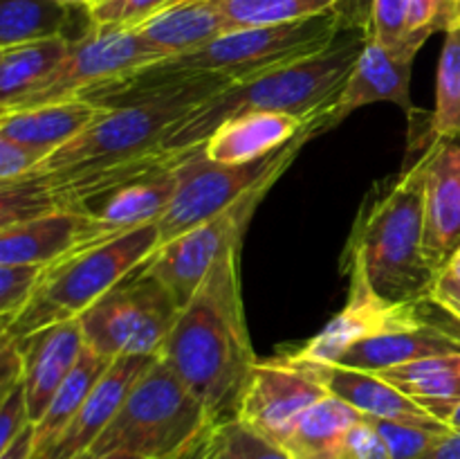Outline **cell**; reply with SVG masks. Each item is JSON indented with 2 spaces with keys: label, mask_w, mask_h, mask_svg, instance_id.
Returning a JSON list of instances; mask_svg holds the SVG:
<instances>
[{
  "label": "cell",
  "mask_w": 460,
  "mask_h": 459,
  "mask_svg": "<svg viewBox=\"0 0 460 459\" xmlns=\"http://www.w3.org/2000/svg\"><path fill=\"white\" fill-rule=\"evenodd\" d=\"M241 241L232 243L196 295L180 309L160 358L209 412L211 421L236 418L256 358L241 295Z\"/></svg>",
  "instance_id": "obj_1"
},
{
  "label": "cell",
  "mask_w": 460,
  "mask_h": 459,
  "mask_svg": "<svg viewBox=\"0 0 460 459\" xmlns=\"http://www.w3.org/2000/svg\"><path fill=\"white\" fill-rule=\"evenodd\" d=\"M367 40L368 25H353L323 52L254 79L229 84L171 126L162 140V151L187 153L202 147L223 122L243 112L270 111L314 120L340 97Z\"/></svg>",
  "instance_id": "obj_2"
},
{
  "label": "cell",
  "mask_w": 460,
  "mask_h": 459,
  "mask_svg": "<svg viewBox=\"0 0 460 459\" xmlns=\"http://www.w3.org/2000/svg\"><path fill=\"white\" fill-rule=\"evenodd\" d=\"M389 304L429 300L436 273L425 256V158L368 192L344 255Z\"/></svg>",
  "instance_id": "obj_3"
},
{
  "label": "cell",
  "mask_w": 460,
  "mask_h": 459,
  "mask_svg": "<svg viewBox=\"0 0 460 459\" xmlns=\"http://www.w3.org/2000/svg\"><path fill=\"white\" fill-rule=\"evenodd\" d=\"M229 84L234 81L223 75L198 72L160 99L139 106L108 108L88 129L49 153L34 171L22 178L58 183L162 151V140L171 126L178 124L189 111L214 97Z\"/></svg>",
  "instance_id": "obj_4"
},
{
  "label": "cell",
  "mask_w": 460,
  "mask_h": 459,
  "mask_svg": "<svg viewBox=\"0 0 460 459\" xmlns=\"http://www.w3.org/2000/svg\"><path fill=\"white\" fill-rule=\"evenodd\" d=\"M160 248L157 223L142 225L48 266L25 309L0 331L16 340L52 324L79 320L94 302L133 274Z\"/></svg>",
  "instance_id": "obj_5"
},
{
  "label": "cell",
  "mask_w": 460,
  "mask_h": 459,
  "mask_svg": "<svg viewBox=\"0 0 460 459\" xmlns=\"http://www.w3.org/2000/svg\"><path fill=\"white\" fill-rule=\"evenodd\" d=\"M209 426H214L209 412L175 376L173 369L155 356L88 453L173 459Z\"/></svg>",
  "instance_id": "obj_6"
},
{
  "label": "cell",
  "mask_w": 460,
  "mask_h": 459,
  "mask_svg": "<svg viewBox=\"0 0 460 459\" xmlns=\"http://www.w3.org/2000/svg\"><path fill=\"white\" fill-rule=\"evenodd\" d=\"M353 25L368 22L358 21L350 12H331L277 25L241 27L196 52L162 58L160 63L171 72H214L238 84L323 52Z\"/></svg>",
  "instance_id": "obj_7"
},
{
  "label": "cell",
  "mask_w": 460,
  "mask_h": 459,
  "mask_svg": "<svg viewBox=\"0 0 460 459\" xmlns=\"http://www.w3.org/2000/svg\"><path fill=\"white\" fill-rule=\"evenodd\" d=\"M314 120L308 122L305 129L277 153H270L261 160L245 162V165H225V162L209 160L202 147L182 153L175 165L173 198L157 220L160 246L218 216L220 212L232 207L243 194L259 184L268 174L281 169V166H290L299 148L310 138L319 135Z\"/></svg>",
  "instance_id": "obj_8"
},
{
  "label": "cell",
  "mask_w": 460,
  "mask_h": 459,
  "mask_svg": "<svg viewBox=\"0 0 460 459\" xmlns=\"http://www.w3.org/2000/svg\"><path fill=\"white\" fill-rule=\"evenodd\" d=\"M180 304L164 284L139 266L79 318L85 346L108 360L157 356L169 338Z\"/></svg>",
  "instance_id": "obj_9"
},
{
  "label": "cell",
  "mask_w": 460,
  "mask_h": 459,
  "mask_svg": "<svg viewBox=\"0 0 460 459\" xmlns=\"http://www.w3.org/2000/svg\"><path fill=\"white\" fill-rule=\"evenodd\" d=\"M286 169L288 166H281V169L268 174L250 192L243 194L232 207L220 212L207 223L198 225L191 232L157 248L155 255H151L142 264L144 273L164 284L182 309L196 295V291L205 282L209 270L214 268L218 256L232 243L243 241V234H245L256 207L261 205L265 194L281 178Z\"/></svg>",
  "instance_id": "obj_10"
},
{
  "label": "cell",
  "mask_w": 460,
  "mask_h": 459,
  "mask_svg": "<svg viewBox=\"0 0 460 459\" xmlns=\"http://www.w3.org/2000/svg\"><path fill=\"white\" fill-rule=\"evenodd\" d=\"M162 58H166L164 54L157 52L137 30L102 27L90 22V30L81 39L72 40L70 52L63 58L61 66L34 93L27 94L9 111L75 99L97 86L108 84L117 76H124Z\"/></svg>",
  "instance_id": "obj_11"
},
{
  "label": "cell",
  "mask_w": 460,
  "mask_h": 459,
  "mask_svg": "<svg viewBox=\"0 0 460 459\" xmlns=\"http://www.w3.org/2000/svg\"><path fill=\"white\" fill-rule=\"evenodd\" d=\"M350 274L349 302L344 309L299 349H288L286 356L313 363H337L346 351L367 338L382 333L402 331L427 322V302L418 304H389L368 286L367 277L358 266H346Z\"/></svg>",
  "instance_id": "obj_12"
},
{
  "label": "cell",
  "mask_w": 460,
  "mask_h": 459,
  "mask_svg": "<svg viewBox=\"0 0 460 459\" xmlns=\"http://www.w3.org/2000/svg\"><path fill=\"white\" fill-rule=\"evenodd\" d=\"M326 394L313 378L288 364L277 360L256 363L243 390L236 421L281 446L301 414Z\"/></svg>",
  "instance_id": "obj_13"
},
{
  "label": "cell",
  "mask_w": 460,
  "mask_h": 459,
  "mask_svg": "<svg viewBox=\"0 0 460 459\" xmlns=\"http://www.w3.org/2000/svg\"><path fill=\"white\" fill-rule=\"evenodd\" d=\"M272 360L305 374L319 387H323L328 394L341 399L350 408L358 410L359 414H364V417L416 423V426L427 428L447 426V423L431 417L425 408H420L416 400L409 399L402 390L391 385L389 381H385L376 372H364V369L344 367V364L335 363H313V360L290 358L286 354L274 356Z\"/></svg>",
  "instance_id": "obj_14"
},
{
  "label": "cell",
  "mask_w": 460,
  "mask_h": 459,
  "mask_svg": "<svg viewBox=\"0 0 460 459\" xmlns=\"http://www.w3.org/2000/svg\"><path fill=\"white\" fill-rule=\"evenodd\" d=\"M425 158V256L436 273L460 250V133L438 135Z\"/></svg>",
  "instance_id": "obj_15"
},
{
  "label": "cell",
  "mask_w": 460,
  "mask_h": 459,
  "mask_svg": "<svg viewBox=\"0 0 460 459\" xmlns=\"http://www.w3.org/2000/svg\"><path fill=\"white\" fill-rule=\"evenodd\" d=\"M413 58L416 57L394 52L368 36L340 97L326 112L314 120L319 133H326V130L340 126L358 108L377 102L395 104L407 112L409 120H413V115H418L411 104Z\"/></svg>",
  "instance_id": "obj_16"
},
{
  "label": "cell",
  "mask_w": 460,
  "mask_h": 459,
  "mask_svg": "<svg viewBox=\"0 0 460 459\" xmlns=\"http://www.w3.org/2000/svg\"><path fill=\"white\" fill-rule=\"evenodd\" d=\"M180 156L182 153H171L162 165L85 198L72 212L93 219L108 238L157 223L173 198L175 165Z\"/></svg>",
  "instance_id": "obj_17"
},
{
  "label": "cell",
  "mask_w": 460,
  "mask_h": 459,
  "mask_svg": "<svg viewBox=\"0 0 460 459\" xmlns=\"http://www.w3.org/2000/svg\"><path fill=\"white\" fill-rule=\"evenodd\" d=\"M108 241L88 216L54 212L0 228V266H52L63 256Z\"/></svg>",
  "instance_id": "obj_18"
},
{
  "label": "cell",
  "mask_w": 460,
  "mask_h": 459,
  "mask_svg": "<svg viewBox=\"0 0 460 459\" xmlns=\"http://www.w3.org/2000/svg\"><path fill=\"white\" fill-rule=\"evenodd\" d=\"M153 360L155 356H124V358L112 360L111 367L99 378L85 403L81 405L76 417L70 421V426L58 435V439L45 453L36 454V457L76 459L88 453L90 446L99 439V435L119 412L130 387L146 372Z\"/></svg>",
  "instance_id": "obj_19"
},
{
  "label": "cell",
  "mask_w": 460,
  "mask_h": 459,
  "mask_svg": "<svg viewBox=\"0 0 460 459\" xmlns=\"http://www.w3.org/2000/svg\"><path fill=\"white\" fill-rule=\"evenodd\" d=\"M18 346L25 360L22 385H25L30 418L31 423H39L58 387L75 369L85 346L84 333L79 320H70L22 338L18 340Z\"/></svg>",
  "instance_id": "obj_20"
},
{
  "label": "cell",
  "mask_w": 460,
  "mask_h": 459,
  "mask_svg": "<svg viewBox=\"0 0 460 459\" xmlns=\"http://www.w3.org/2000/svg\"><path fill=\"white\" fill-rule=\"evenodd\" d=\"M313 122V120H310ZM308 122L288 112L252 111L229 117L202 144L209 160L245 165L277 153L305 129Z\"/></svg>",
  "instance_id": "obj_21"
},
{
  "label": "cell",
  "mask_w": 460,
  "mask_h": 459,
  "mask_svg": "<svg viewBox=\"0 0 460 459\" xmlns=\"http://www.w3.org/2000/svg\"><path fill=\"white\" fill-rule=\"evenodd\" d=\"M443 354H460V331L427 320L420 327L367 338L350 346L335 364L380 374L385 369Z\"/></svg>",
  "instance_id": "obj_22"
},
{
  "label": "cell",
  "mask_w": 460,
  "mask_h": 459,
  "mask_svg": "<svg viewBox=\"0 0 460 459\" xmlns=\"http://www.w3.org/2000/svg\"><path fill=\"white\" fill-rule=\"evenodd\" d=\"M106 108L85 99H63L34 108L0 112V138H9L25 147L52 153L88 129Z\"/></svg>",
  "instance_id": "obj_23"
},
{
  "label": "cell",
  "mask_w": 460,
  "mask_h": 459,
  "mask_svg": "<svg viewBox=\"0 0 460 459\" xmlns=\"http://www.w3.org/2000/svg\"><path fill=\"white\" fill-rule=\"evenodd\" d=\"M135 30L169 58L196 52L232 27L216 0H180Z\"/></svg>",
  "instance_id": "obj_24"
},
{
  "label": "cell",
  "mask_w": 460,
  "mask_h": 459,
  "mask_svg": "<svg viewBox=\"0 0 460 459\" xmlns=\"http://www.w3.org/2000/svg\"><path fill=\"white\" fill-rule=\"evenodd\" d=\"M362 417L349 403L326 394L301 414L281 448L290 459H344L346 436Z\"/></svg>",
  "instance_id": "obj_25"
},
{
  "label": "cell",
  "mask_w": 460,
  "mask_h": 459,
  "mask_svg": "<svg viewBox=\"0 0 460 459\" xmlns=\"http://www.w3.org/2000/svg\"><path fill=\"white\" fill-rule=\"evenodd\" d=\"M380 376L443 423L460 405V354L413 360L385 369Z\"/></svg>",
  "instance_id": "obj_26"
},
{
  "label": "cell",
  "mask_w": 460,
  "mask_h": 459,
  "mask_svg": "<svg viewBox=\"0 0 460 459\" xmlns=\"http://www.w3.org/2000/svg\"><path fill=\"white\" fill-rule=\"evenodd\" d=\"M70 45L67 36H52L0 48V112L34 93L61 66Z\"/></svg>",
  "instance_id": "obj_27"
},
{
  "label": "cell",
  "mask_w": 460,
  "mask_h": 459,
  "mask_svg": "<svg viewBox=\"0 0 460 459\" xmlns=\"http://www.w3.org/2000/svg\"><path fill=\"white\" fill-rule=\"evenodd\" d=\"M111 363L112 360L103 358V356H99L97 351H93L90 346H84V351H81L79 360H76L70 376H67L66 381H63V385L58 387V392L54 394L52 403L45 410L40 421L34 423L36 454L45 453V450L58 439V435L70 426V421L76 417L81 405L85 403L88 394L93 392V387L97 385L99 378L106 374Z\"/></svg>",
  "instance_id": "obj_28"
},
{
  "label": "cell",
  "mask_w": 460,
  "mask_h": 459,
  "mask_svg": "<svg viewBox=\"0 0 460 459\" xmlns=\"http://www.w3.org/2000/svg\"><path fill=\"white\" fill-rule=\"evenodd\" d=\"M72 7L57 0H0V48L66 36Z\"/></svg>",
  "instance_id": "obj_29"
},
{
  "label": "cell",
  "mask_w": 460,
  "mask_h": 459,
  "mask_svg": "<svg viewBox=\"0 0 460 459\" xmlns=\"http://www.w3.org/2000/svg\"><path fill=\"white\" fill-rule=\"evenodd\" d=\"M232 30L301 21L331 12H350L362 0H216ZM353 14V12H350Z\"/></svg>",
  "instance_id": "obj_30"
},
{
  "label": "cell",
  "mask_w": 460,
  "mask_h": 459,
  "mask_svg": "<svg viewBox=\"0 0 460 459\" xmlns=\"http://www.w3.org/2000/svg\"><path fill=\"white\" fill-rule=\"evenodd\" d=\"M460 133V30L445 34L436 79V111L427 122V144L438 135Z\"/></svg>",
  "instance_id": "obj_31"
},
{
  "label": "cell",
  "mask_w": 460,
  "mask_h": 459,
  "mask_svg": "<svg viewBox=\"0 0 460 459\" xmlns=\"http://www.w3.org/2000/svg\"><path fill=\"white\" fill-rule=\"evenodd\" d=\"M205 459H290L281 446L232 418L207 430Z\"/></svg>",
  "instance_id": "obj_32"
},
{
  "label": "cell",
  "mask_w": 460,
  "mask_h": 459,
  "mask_svg": "<svg viewBox=\"0 0 460 459\" xmlns=\"http://www.w3.org/2000/svg\"><path fill=\"white\" fill-rule=\"evenodd\" d=\"M452 30H460V0H411L404 50L416 57L429 36Z\"/></svg>",
  "instance_id": "obj_33"
},
{
  "label": "cell",
  "mask_w": 460,
  "mask_h": 459,
  "mask_svg": "<svg viewBox=\"0 0 460 459\" xmlns=\"http://www.w3.org/2000/svg\"><path fill=\"white\" fill-rule=\"evenodd\" d=\"M371 418V417H368ZM373 426L386 441L391 459H418L436 444L443 435H447L452 428H427L416 423L386 421V418H371Z\"/></svg>",
  "instance_id": "obj_34"
},
{
  "label": "cell",
  "mask_w": 460,
  "mask_h": 459,
  "mask_svg": "<svg viewBox=\"0 0 460 459\" xmlns=\"http://www.w3.org/2000/svg\"><path fill=\"white\" fill-rule=\"evenodd\" d=\"M409 9L411 0H368V36L394 52L409 54L404 50Z\"/></svg>",
  "instance_id": "obj_35"
},
{
  "label": "cell",
  "mask_w": 460,
  "mask_h": 459,
  "mask_svg": "<svg viewBox=\"0 0 460 459\" xmlns=\"http://www.w3.org/2000/svg\"><path fill=\"white\" fill-rule=\"evenodd\" d=\"M48 266H0V328L13 318L34 295Z\"/></svg>",
  "instance_id": "obj_36"
},
{
  "label": "cell",
  "mask_w": 460,
  "mask_h": 459,
  "mask_svg": "<svg viewBox=\"0 0 460 459\" xmlns=\"http://www.w3.org/2000/svg\"><path fill=\"white\" fill-rule=\"evenodd\" d=\"M178 3L180 0H99L93 7H88V18L93 25L135 30L148 18L157 16Z\"/></svg>",
  "instance_id": "obj_37"
},
{
  "label": "cell",
  "mask_w": 460,
  "mask_h": 459,
  "mask_svg": "<svg viewBox=\"0 0 460 459\" xmlns=\"http://www.w3.org/2000/svg\"><path fill=\"white\" fill-rule=\"evenodd\" d=\"M48 153L25 147L9 138H0V183H12L34 171Z\"/></svg>",
  "instance_id": "obj_38"
},
{
  "label": "cell",
  "mask_w": 460,
  "mask_h": 459,
  "mask_svg": "<svg viewBox=\"0 0 460 459\" xmlns=\"http://www.w3.org/2000/svg\"><path fill=\"white\" fill-rule=\"evenodd\" d=\"M344 459H391L386 441L368 417H362L346 436Z\"/></svg>",
  "instance_id": "obj_39"
},
{
  "label": "cell",
  "mask_w": 460,
  "mask_h": 459,
  "mask_svg": "<svg viewBox=\"0 0 460 459\" xmlns=\"http://www.w3.org/2000/svg\"><path fill=\"white\" fill-rule=\"evenodd\" d=\"M31 423L30 408H27L25 385L18 382L12 392L0 396V448L7 446L18 432L25 430Z\"/></svg>",
  "instance_id": "obj_40"
},
{
  "label": "cell",
  "mask_w": 460,
  "mask_h": 459,
  "mask_svg": "<svg viewBox=\"0 0 460 459\" xmlns=\"http://www.w3.org/2000/svg\"><path fill=\"white\" fill-rule=\"evenodd\" d=\"M25 376V360L16 338L0 331V396L12 392Z\"/></svg>",
  "instance_id": "obj_41"
},
{
  "label": "cell",
  "mask_w": 460,
  "mask_h": 459,
  "mask_svg": "<svg viewBox=\"0 0 460 459\" xmlns=\"http://www.w3.org/2000/svg\"><path fill=\"white\" fill-rule=\"evenodd\" d=\"M429 302L436 309L460 324V279L454 277L449 270H440L434 286L429 291Z\"/></svg>",
  "instance_id": "obj_42"
},
{
  "label": "cell",
  "mask_w": 460,
  "mask_h": 459,
  "mask_svg": "<svg viewBox=\"0 0 460 459\" xmlns=\"http://www.w3.org/2000/svg\"><path fill=\"white\" fill-rule=\"evenodd\" d=\"M36 454V426L30 423L7 446L0 448V459H31Z\"/></svg>",
  "instance_id": "obj_43"
},
{
  "label": "cell",
  "mask_w": 460,
  "mask_h": 459,
  "mask_svg": "<svg viewBox=\"0 0 460 459\" xmlns=\"http://www.w3.org/2000/svg\"><path fill=\"white\" fill-rule=\"evenodd\" d=\"M418 459H460V428H452Z\"/></svg>",
  "instance_id": "obj_44"
},
{
  "label": "cell",
  "mask_w": 460,
  "mask_h": 459,
  "mask_svg": "<svg viewBox=\"0 0 460 459\" xmlns=\"http://www.w3.org/2000/svg\"><path fill=\"white\" fill-rule=\"evenodd\" d=\"M211 428V426H209ZM207 428V430H209ZM207 430L200 432V435L196 436V439L191 441V444L187 446V448L182 450L180 454H175L173 459H205V444H207Z\"/></svg>",
  "instance_id": "obj_45"
},
{
  "label": "cell",
  "mask_w": 460,
  "mask_h": 459,
  "mask_svg": "<svg viewBox=\"0 0 460 459\" xmlns=\"http://www.w3.org/2000/svg\"><path fill=\"white\" fill-rule=\"evenodd\" d=\"M76 459H139V457H135V454H128V453H111V454H90V453H85V454H81V457H76Z\"/></svg>",
  "instance_id": "obj_46"
},
{
  "label": "cell",
  "mask_w": 460,
  "mask_h": 459,
  "mask_svg": "<svg viewBox=\"0 0 460 459\" xmlns=\"http://www.w3.org/2000/svg\"><path fill=\"white\" fill-rule=\"evenodd\" d=\"M445 270H449V273H452L454 277H458V279H460V250L456 252V255L452 256V259H449L447 268H445Z\"/></svg>",
  "instance_id": "obj_47"
},
{
  "label": "cell",
  "mask_w": 460,
  "mask_h": 459,
  "mask_svg": "<svg viewBox=\"0 0 460 459\" xmlns=\"http://www.w3.org/2000/svg\"><path fill=\"white\" fill-rule=\"evenodd\" d=\"M61 4H70V7H85L88 9L93 4V0H57Z\"/></svg>",
  "instance_id": "obj_48"
},
{
  "label": "cell",
  "mask_w": 460,
  "mask_h": 459,
  "mask_svg": "<svg viewBox=\"0 0 460 459\" xmlns=\"http://www.w3.org/2000/svg\"><path fill=\"white\" fill-rule=\"evenodd\" d=\"M447 426L449 428H460V405L456 410H454L452 414H449V418H447Z\"/></svg>",
  "instance_id": "obj_49"
},
{
  "label": "cell",
  "mask_w": 460,
  "mask_h": 459,
  "mask_svg": "<svg viewBox=\"0 0 460 459\" xmlns=\"http://www.w3.org/2000/svg\"><path fill=\"white\" fill-rule=\"evenodd\" d=\"M94 3H97V0H93V4H94ZM93 4H90V7H93Z\"/></svg>",
  "instance_id": "obj_50"
},
{
  "label": "cell",
  "mask_w": 460,
  "mask_h": 459,
  "mask_svg": "<svg viewBox=\"0 0 460 459\" xmlns=\"http://www.w3.org/2000/svg\"><path fill=\"white\" fill-rule=\"evenodd\" d=\"M31 459H40V457H36V454H34V457H31Z\"/></svg>",
  "instance_id": "obj_51"
},
{
  "label": "cell",
  "mask_w": 460,
  "mask_h": 459,
  "mask_svg": "<svg viewBox=\"0 0 460 459\" xmlns=\"http://www.w3.org/2000/svg\"><path fill=\"white\" fill-rule=\"evenodd\" d=\"M97 3H99V0H97Z\"/></svg>",
  "instance_id": "obj_52"
}]
</instances>
